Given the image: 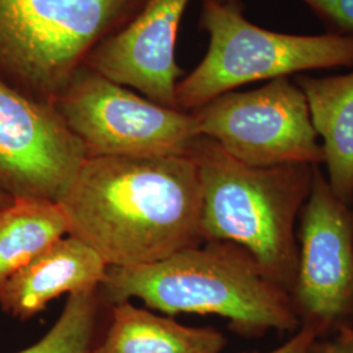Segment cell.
<instances>
[{"label":"cell","instance_id":"17","mask_svg":"<svg viewBox=\"0 0 353 353\" xmlns=\"http://www.w3.org/2000/svg\"><path fill=\"white\" fill-rule=\"evenodd\" d=\"M307 353H353V326L313 341Z\"/></svg>","mask_w":353,"mask_h":353},{"label":"cell","instance_id":"15","mask_svg":"<svg viewBox=\"0 0 353 353\" xmlns=\"http://www.w3.org/2000/svg\"><path fill=\"white\" fill-rule=\"evenodd\" d=\"M109 307L100 290L70 294L52 327L33 345L16 353H93L106 327Z\"/></svg>","mask_w":353,"mask_h":353},{"label":"cell","instance_id":"20","mask_svg":"<svg viewBox=\"0 0 353 353\" xmlns=\"http://www.w3.org/2000/svg\"><path fill=\"white\" fill-rule=\"evenodd\" d=\"M216 1H223V3H229V1H239V0H216Z\"/></svg>","mask_w":353,"mask_h":353},{"label":"cell","instance_id":"14","mask_svg":"<svg viewBox=\"0 0 353 353\" xmlns=\"http://www.w3.org/2000/svg\"><path fill=\"white\" fill-rule=\"evenodd\" d=\"M68 234L61 204L41 199H13L0 208V294L8 279Z\"/></svg>","mask_w":353,"mask_h":353},{"label":"cell","instance_id":"11","mask_svg":"<svg viewBox=\"0 0 353 353\" xmlns=\"http://www.w3.org/2000/svg\"><path fill=\"white\" fill-rule=\"evenodd\" d=\"M109 265L87 243L64 236L14 272L0 294L3 312L21 321L43 312L62 294L99 290Z\"/></svg>","mask_w":353,"mask_h":353},{"label":"cell","instance_id":"5","mask_svg":"<svg viewBox=\"0 0 353 353\" xmlns=\"http://www.w3.org/2000/svg\"><path fill=\"white\" fill-rule=\"evenodd\" d=\"M210 36L202 62L176 85V108L194 112L242 85L316 70L353 68V36L290 34L250 23L239 1L203 0Z\"/></svg>","mask_w":353,"mask_h":353},{"label":"cell","instance_id":"6","mask_svg":"<svg viewBox=\"0 0 353 353\" xmlns=\"http://www.w3.org/2000/svg\"><path fill=\"white\" fill-rule=\"evenodd\" d=\"M55 108L88 157L186 154L201 137L191 112L141 97L85 64Z\"/></svg>","mask_w":353,"mask_h":353},{"label":"cell","instance_id":"1","mask_svg":"<svg viewBox=\"0 0 353 353\" xmlns=\"http://www.w3.org/2000/svg\"><path fill=\"white\" fill-rule=\"evenodd\" d=\"M59 204L68 234L109 267L157 263L202 245V188L188 154L87 157Z\"/></svg>","mask_w":353,"mask_h":353},{"label":"cell","instance_id":"9","mask_svg":"<svg viewBox=\"0 0 353 353\" xmlns=\"http://www.w3.org/2000/svg\"><path fill=\"white\" fill-rule=\"evenodd\" d=\"M55 105L34 101L0 77V191L58 202L87 160Z\"/></svg>","mask_w":353,"mask_h":353},{"label":"cell","instance_id":"10","mask_svg":"<svg viewBox=\"0 0 353 353\" xmlns=\"http://www.w3.org/2000/svg\"><path fill=\"white\" fill-rule=\"evenodd\" d=\"M190 0H147L143 10L89 54L85 65L145 99L176 108V33Z\"/></svg>","mask_w":353,"mask_h":353},{"label":"cell","instance_id":"21","mask_svg":"<svg viewBox=\"0 0 353 353\" xmlns=\"http://www.w3.org/2000/svg\"><path fill=\"white\" fill-rule=\"evenodd\" d=\"M350 207H351V211H352V214H353V195H352V199H351V204H350Z\"/></svg>","mask_w":353,"mask_h":353},{"label":"cell","instance_id":"4","mask_svg":"<svg viewBox=\"0 0 353 353\" xmlns=\"http://www.w3.org/2000/svg\"><path fill=\"white\" fill-rule=\"evenodd\" d=\"M143 0H0V77L55 105L89 54Z\"/></svg>","mask_w":353,"mask_h":353},{"label":"cell","instance_id":"16","mask_svg":"<svg viewBox=\"0 0 353 353\" xmlns=\"http://www.w3.org/2000/svg\"><path fill=\"white\" fill-rule=\"evenodd\" d=\"M335 33L353 36V0H300Z\"/></svg>","mask_w":353,"mask_h":353},{"label":"cell","instance_id":"19","mask_svg":"<svg viewBox=\"0 0 353 353\" xmlns=\"http://www.w3.org/2000/svg\"><path fill=\"white\" fill-rule=\"evenodd\" d=\"M12 201L13 199L11 196H8L7 194H4V192L0 191V208L4 207V205H7V204H10Z\"/></svg>","mask_w":353,"mask_h":353},{"label":"cell","instance_id":"18","mask_svg":"<svg viewBox=\"0 0 353 353\" xmlns=\"http://www.w3.org/2000/svg\"><path fill=\"white\" fill-rule=\"evenodd\" d=\"M316 339H318L316 331H313L312 328L301 326L300 331L294 336H292L287 343H284L283 345H280L276 350H274L271 352L265 353H307L309 347L313 344V341H316Z\"/></svg>","mask_w":353,"mask_h":353},{"label":"cell","instance_id":"13","mask_svg":"<svg viewBox=\"0 0 353 353\" xmlns=\"http://www.w3.org/2000/svg\"><path fill=\"white\" fill-rule=\"evenodd\" d=\"M227 338L214 327H191L130 301L109 307L93 353H221Z\"/></svg>","mask_w":353,"mask_h":353},{"label":"cell","instance_id":"12","mask_svg":"<svg viewBox=\"0 0 353 353\" xmlns=\"http://www.w3.org/2000/svg\"><path fill=\"white\" fill-rule=\"evenodd\" d=\"M313 126L322 138L327 181L345 204L353 195V70L341 75H296Z\"/></svg>","mask_w":353,"mask_h":353},{"label":"cell","instance_id":"2","mask_svg":"<svg viewBox=\"0 0 353 353\" xmlns=\"http://www.w3.org/2000/svg\"><path fill=\"white\" fill-rule=\"evenodd\" d=\"M99 290L108 306L138 299L169 316H221L246 339L300 327L290 293L265 278L252 252L229 241H207L153 265L109 267Z\"/></svg>","mask_w":353,"mask_h":353},{"label":"cell","instance_id":"7","mask_svg":"<svg viewBox=\"0 0 353 353\" xmlns=\"http://www.w3.org/2000/svg\"><path fill=\"white\" fill-rule=\"evenodd\" d=\"M199 135L254 168L325 163L306 97L290 77L228 92L191 112Z\"/></svg>","mask_w":353,"mask_h":353},{"label":"cell","instance_id":"3","mask_svg":"<svg viewBox=\"0 0 353 353\" xmlns=\"http://www.w3.org/2000/svg\"><path fill=\"white\" fill-rule=\"evenodd\" d=\"M186 154L201 179L203 242L229 241L243 246L265 278L292 297L299 272L296 224L318 165L254 168L202 135Z\"/></svg>","mask_w":353,"mask_h":353},{"label":"cell","instance_id":"8","mask_svg":"<svg viewBox=\"0 0 353 353\" xmlns=\"http://www.w3.org/2000/svg\"><path fill=\"white\" fill-rule=\"evenodd\" d=\"M299 272L292 301L300 327L326 338L353 326V214L316 166L299 217Z\"/></svg>","mask_w":353,"mask_h":353}]
</instances>
